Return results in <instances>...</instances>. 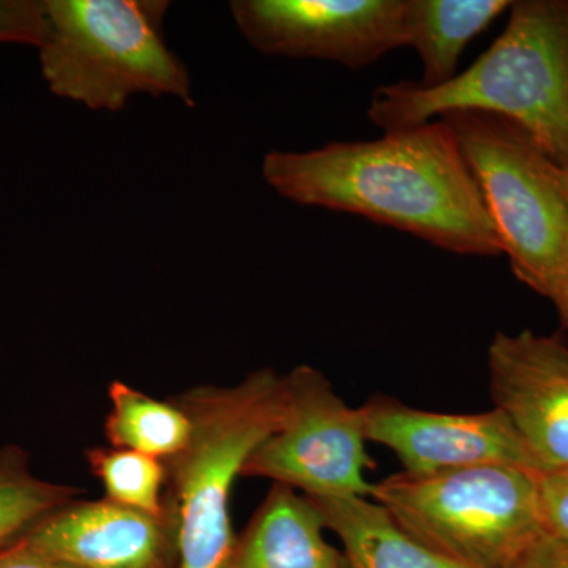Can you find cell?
<instances>
[{
  "instance_id": "6",
  "label": "cell",
  "mask_w": 568,
  "mask_h": 568,
  "mask_svg": "<svg viewBox=\"0 0 568 568\" xmlns=\"http://www.w3.org/2000/svg\"><path fill=\"white\" fill-rule=\"evenodd\" d=\"M439 119L457 138L515 276L551 298L568 276V197L559 164L500 115L459 110Z\"/></svg>"
},
{
  "instance_id": "15",
  "label": "cell",
  "mask_w": 568,
  "mask_h": 568,
  "mask_svg": "<svg viewBox=\"0 0 568 568\" xmlns=\"http://www.w3.org/2000/svg\"><path fill=\"white\" fill-rule=\"evenodd\" d=\"M110 413L104 433L111 447L140 452L168 463L189 446L192 418L175 399L164 402L114 381L108 387Z\"/></svg>"
},
{
  "instance_id": "13",
  "label": "cell",
  "mask_w": 568,
  "mask_h": 568,
  "mask_svg": "<svg viewBox=\"0 0 568 568\" xmlns=\"http://www.w3.org/2000/svg\"><path fill=\"white\" fill-rule=\"evenodd\" d=\"M310 500L342 541L347 568H469L418 544L369 497Z\"/></svg>"
},
{
  "instance_id": "5",
  "label": "cell",
  "mask_w": 568,
  "mask_h": 568,
  "mask_svg": "<svg viewBox=\"0 0 568 568\" xmlns=\"http://www.w3.org/2000/svg\"><path fill=\"white\" fill-rule=\"evenodd\" d=\"M369 499L418 544L469 568H507L547 532L540 474L523 467L394 474Z\"/></svg>"
},
{
  "instance_id": "22",
  "label": "cell",
  "mask_w": 568,
  "mask_h": 568,
  "mask_svg": "<svg viewBox=\"0 0 568 568\" xmlns=\"http://www.w3.org/2000/svg\"><path fill=\"white\" fill-rule=\"evenodd\" d=\"M549 301L555 304L560 323H562L564 328L568 331V276L564 280L558 290H556V293L552 294V297L549 298Z\"/></svg>"
},
{
  "instance_id": "14",
  "label": "cell",
  "mask_w": 568,
  "mask_h": 568,
  "mask_svg": "<svg viewBox=\"0 0 568 568\" xmlns=\"http://www.w3.org/2000/svg\"><path fill=\"white\" fill-rule=\"evenodd\" d=\"M510 6L508 0H405L407 47L424 63L418 84L439 88L454 80L467 44Z\"/></svg>"
},
{
  "instance_id": "1",
  "label": "cell",
  "mask_w": 568,
  "mask_h": 568,
  "mask_svg": "<svg viewBox=\"0 0 568 568\" xmlns=\"http://www.w3.org/2000/svg\"><path fill=\"white\" fill-rule=\"evenodd\" d=\"M263 178L305 207L365 216L465 256L503 254L476 179L443 119L376 141L272 151Z\"/></svg>"
},
{
  "instance_id": "19",
  "label": "cell",
  "mask_w": 568,
  "mask_h": 568,
  "mask_svg": "<svg viewBox=\"0 0 568 568\" xmlns=\"http://www.w3.org/2000/svg\"><path fill=\"white\" fill-rule=\"evenodd\" d=\"M545 530L568 540V469L540 474Z\"/></svg>"
},
{
  "instance_id": "20",
  "label": "cell",
  "mask_w": 568,
  "mask_h": 568,
  "mask_svg": "<svg viewBox=\"0 0 568 568\" xmlns=\"http://www.w3.org/2000/svg\"><path fill=\"white\" fill-rule=\"evenodd\" d=\"M507 568H568V540L541 534Z\"/></svg>"
},
{
  "instance_id": "11",
  "label": "cell",
  "mask_w": 568,
  "mask_h": 568,
  "mask_svg": "<svg viewBox=\"0 0 568 568\" xmlns=\"http://www.w3.org/2000/svg\"><path fill=\"white\" fill-rule=\"evenodd\" d=\"M71 568H168L175 552L173 514L151 517L106 497L58 508L22 538Z\"/></svg>"
},
{
  "instance_id": "4",
  "label": "cell",
  "mask_w": 568,
  "mask_h": 568,
  "mask_svg": "<svg viewBox=\"0 0 568 568\" xmlns=\"http://www.w3.org/2000/svg\"><path fill=\"white\" fill-rule=\"evenodd\" d=\"M168 0H47L37 50L54 95L92 111L125 110L133 97L194 106L192 78L164 40Z\"/></svg>"
},
{
  "instance_id": "21",
  "label": "cell",
  "mask_w": 568,
  "mask_h": 568,
  "mask_svg": "<svg viewBox=\"0 0 568 568\" xmlns=\"http://www.w3.org/2000/svg\"><path fill=\"white\" fill-rule=\"evenodd\" d=\"M0 568H71L63 566L58 560L47 558L40 552L26 547L22 541L9 549V551L0 552Z\"/></svg>"
},
{
  "instance_id": "2",
  "label": "cell",
  "mask_w": 568,
  "mask_h": 568,
  "mask_svg": "<svg viewBox=\"0 0 568 568\" xmlns=\"http://www.w3.org/2000/svg\"><path fill=\"white\" fill-rule=\"evenodd\" d=\"M459 110L517 123L568 170V0L511 2L506 29L469 69L439 88L381 85L366 114L388 133Z\"/></svg>"
},
{
  "instance_id": "18",
  "label": "cell",
  "mask_w": 568,
  "mask_h": 568,
  "mask_svg": "<svg viewBox=\"0 0 568 568\" xmlns=\"http://www.w3.org/2000/svg\"><path fill=\"white\" fill-rule=\"evenodd\" d=\"M47 28V0H0V44L39 48Z\"/></svg>"
},
{
  "instance_id": "17",
  "label": "cell",
  "mask_w": 568,
  "mask_h": 568,
  "mask_svg": "<svg viewBox=\"0 0 568 568\" xmlns=\"http://www.w3.org/2000/svg\"><path fill=\"white\" fill-rule=\"evenodd\" d=\"M77 493L36 480L13 459H0V544L70 504Z\"/></svg>"
},
{
  "instance_id": "10",
  "label": "cell",
  "mask_w": 568,
  "mask_h": 568,
  "mask_svg": "<svg viewBox=\"0 0 568 568\" xmlns=\"http://www.w3.org/2000/svg\"><path fill=\"white\" fill-rule=\"evenodd\" d=\"M495 409L517 429L541 470L568 469V342L532 331L495 335L488 347Z\"/></svg>"
},
{
  "instance_id": "16",
  "label": "cell",
  "mask_w": 568,
  "mask_h": 568,
  "mask_svg": "<svg viewBox=\"0 0 568 568\" xmlns=\"http://www.w3.org/2000/svg\"><path fill=\"white\" fill-rule=\"evenodd\" d=\"M85 459L111 503L155 518L170 514L164 491L168 467L162 459L111 446L89 448Z\"/></svg>"
},
{
  "instance_id": "7",
  "label": "cell",
  "mask_w": 568,
  "mask_h": 568,
  "mask_svg": "<svg viewBox=\"0 0 568 568\" xmlns=\"http://www.w3.org/2000/svg\"><path fill=\"white\" fill-rule=\"evenodd\" d=\"M361 407H351L310 365L283 376L278 428L246 459L242 477L267 478L308 499L369 497L375 462Z\"/></svg>"
},
{
  "instance_id": "23",
  "label": "cell",
  "mask_w": 568,
  "mask_h": 568,
  "mask_svg": "<svg viewBox=\"0 0 568 568\" xmlns=\"http://www.w3.org/2000/svg\"><path fill=\"white\" fill-rule=\"evenodd\" d=\"M560 174H562L564 189H566L568 197V170H564V168H560Z\"/></svg>"
},
{
  "instance_id": "12",
  "label": "cell",
  "mask_w": 568,
  "mask_h": 568,
  "mask_svg": "<svg viewBox=\"0 0 568 568\" xmlns=\"http://www.w3.org/2000/svg\"><path fill=\"white\" fill-rule=\"evenodd\" d=\"M315 504L274 485L254 511L223 568H347L343 551L328 544Z\"/></svg>"
},
{
  "instance_id": "8",
  "label": "cell",
  "mask_w": 568,
  "mask_h": 568,
  "mask_svg": "<svg viewBox=\"0 0 568 568\" xmlns=\"http://www.w3.org/2000/svg\"><path fill=\"white\" fill-rule=\"evenodd\" d=\"M235 26L265 55L361 70L407 47L405 0H234Z\"/></svg>"
},
{
  "instance_id": "9",
  "label": "cell",
  "mask_w": 568,
  "mask_h": 568,
  "mask_svg": "<svg viewBox=\"0 0 568 568\" xmlns=\"http://www.w3.org/2000/svg\"><path fill=\"white\" fill-rule=\"evenodd\" d=\"M361 413L368 443L394 452L403 473L503 465L544 474L517 429L495 407L474 414L435 413L377 394L366 399Z\"/></svg>"
},
{
  "instance_id": "3",
  "label": "cell",
  "mask_w": 568,
  "mask_h": 568,
  "mask_svg": "<svg viewBox=\"0 0 568 568\" xmlns=\"http://www.w3.org/2000/svg\"><path fill=\"white\" fill-rule=\"evenodd\" d=\"M174 399L193 424L189 446L166 463L179 568H223L235 541L234 481L278 428L283 376L257 369L235 386L194 387Z\"/></svg>"
}]
</instances>
